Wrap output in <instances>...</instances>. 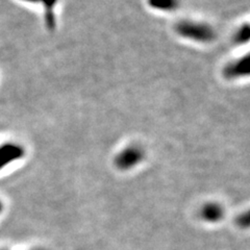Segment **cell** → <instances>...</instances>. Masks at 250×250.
<instances>
[{
    "instance_id": "9",
    "label": "cell",
    "mask_w": 250,
    "mask_h": 250,
    "mask_svg": "<svg viewBox=\"0 0 250 250\" xmlns=\"http://www.w3.org/2000/svg\"><path fill=\"white\" fill-rule=\"evenodd\" d=\"M238 223H239L240 226H243V228H247L248 224H249V217H248V214L246 213L244 216L239 217Z\"/></svg>"
},
{
    "instance_id": "6",
    "label": "cell",
    "mask_w": 250,
    "mask_h": 250,
    "mask_svg": "<svg viewBox=\"0 0 250 250\" xmlns=\"http://www.w3.org/2000/svg\"><path fill=\"white\" fill-rule=\"evenodd\" d=\"M24 1L29 2H42L45 6V21L46 25L49 29L54 28L56 25V19H54V13L53 9L54 5L57 4L58 0H24Z\"/></svg>"
},
{
    "instance_id": "8",
    "label": "cell",
    "mask_w": 250,
    "mask_h": 250,
    "mask_svg": "<svg viewBox=\"0 0 250 250\" xmlns=\"http://www.w3.org/2000/svg\"><path fill=\"white\" fill-rule=\"evenodd\" d=\"M249 37H250V27L248 23H245L244 25H242L238 31L234 35V43L237 44H245L249 41Z\"/></svg>"
},
{
    "instance_id": "5",
    "label": "cell",
    "mask_w": 250,
    "mask_h": 250,
    "mask_svg": "<svg viewBox=\"0 0 250 250\" xmlns=\"http://www.w3.org/2000/svg\"><path fill=\"white\" fill-rule=\"evenodd\" d=\"M201 218L208 222H217L223 217L224 210L217 203H207L201 209Z\"/></svg>"
},
{
    "instance_id": "7",
    "label": "cell",
    "mask_w": 250,
    "mask_h": 250,
    "mask_svg": "<svg viewBox=\"0 0 250 250\" xmlns=\"http://www.w3.org/2000/svg\"><path fill=\"white\" fill-rule=\"evenodd\" d=\"M148 4L154 10L172 12L178 7L179 0H148Z\"/></svg>"
},
{
    "instance_id": "3",
    "label": "cell",
    "mask_w": 250,
    "mask_h": 250,
    "mask_svg": "<svg viewBox=\"0 0 250 250\" xmlns=\"http://www.w3.org/2000/svg\"><path fill=\"white\" fill-rule=\"evenodd\" d=\"M250 73V58L248 54L243 58L230 62L223 68L222 74L226 80H237L240 77L248 76Z\"/></svg>"
},
{
    "instance_id": "1",
    "label": "cell",
    "mask_w": 250,
    "mask_h": 250,
    "mask_svg": "<svg viewBox=\"0 0 250 250\" xmlns=\"http://www.w3.org/2000/svg\"><path fill=\"white\" fill-rule=\"evenodd\" d=\"M175 30L177 35L183 38L201 43H208L216 37L213 27L199 22L181 21L176 24Z\"/></svg>"
},
{
    "instance_id": "11",
    "label": "cell",
    "mask_w": 250,
    "mask_h": 250,
    "mask_svg": "<svg viewBox=\"0 0 250 250\" xmlns=\"http://www.w3.org/2000/svg\"><path fill=\"white\" fill-rule=\"evenodd\" d=\"M38 250H41V249H38Z\"/></svg>"
},
{
    "instance_id": "2",
    "label": "cell",
    "mask_w": 250,
    "mask_h": 250,
    "mask_svg": "<svg viewBox=\"0 0 250 250\" xmlns=\"http://www.w3.org/2000/svg\"><path fill=\"white\" fill-rule=\"evenodd\" d=\"M143 151L138 146H129L123 149L115 159V165L120 170H129L143 160Z\"/></svg>"
},
{
    "instance_id": "4",
    "label": "cell",
    "mask_w": 250,
    "mask_h": 250,
    "mask_svg": "<svg viewBox=\"0 0 250 250\" xmlns=\"http://www.w3.org/2000/svg\"><path fill=\"white\" fill-rule=\"evenodd\" d=\"M25 149L16 143H5L0 145V170L10 165L13 162L22 159Z\"/></svg>"
},
{
    "instance_id": "10",
    "label": "cell",
    "mask_w": 250,
    "mask_h": 250,
    "mask_svg": "<svg viewBox=\"0 0 250 250\" xmlns=\"http://www.w3.org/2000/svg\"><path fill=\"white\" fill-rule=\"evenodd\" d=\"M1 210H2V203L0 201V213H1Z\"/></svg>"
}]
</instances>
